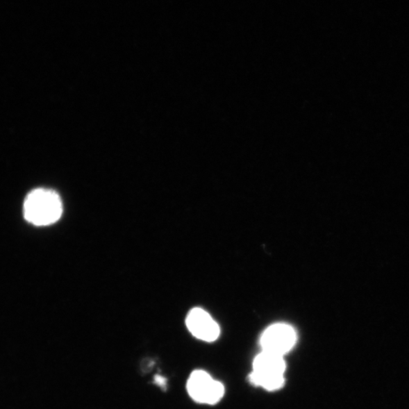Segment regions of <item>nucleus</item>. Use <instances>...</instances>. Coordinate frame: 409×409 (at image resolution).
<instances>
[{
    "label": "nucleus",
    "mask_w": 409,
    "mask_h": 409,
    "mask_svg": "<svg viewBox=\"0 0 409 409\" xmlns=\"http://www.w3.org/2000/svg\"><path fill=\"white\" fill-rule=\"evenodd\" d=\"M62 203L56 192L47 189L33 190L24 204L25 219L36 226H47L60 219Z\"/></svg>",
    "instance_id": "1"
},
{
    "label": "nucleus",
    "mask_w": 409,
    "mask_h": 409,
    "mask_svg": "<svg viewBox=\"0 0 409 409\" xmlns=\"http://www.w3.org/2000/svg\"><path fill=\"white\" fill-rule=\"evenodd\" d=\"M285 370L283 356L262 351L255 358L249 381L253 385L267 390H277L285 383Z\"/></svg>",
    "instance_id": "2"
},
{
    "label": "nucleus",
    "mask_w": 409,
    "mask_h": 409,
    "mask_svg": "<svg viewBox=\"0 0 409 409\" xmlns=\"http://www.w3.org/2000/svg\"><path fill=\"white\" fill-rule=\"evenodd\" d=\"M187 388L190 396L196 402L208 405L219 402L224 394L222 383L201 370L191 374Z\"/></svg>",
    "instance_id": "3"
},
{
    "label": "nucleus",
    "mask_w": 409,
    "mask_h": 409,
    "mask_svg": "<svg viewBox=\"0 0 409 409\" xmlns=\"http://www.w3.org/2000/svg\"><path fill=\"white\" fill-rule=\"evenodd\" d=\"M260 342L263 351L283 356L294 347L297 333L288 324H273L263 333Z\"/></svg>",
    "instance_id": "4"
},
{
    "label": "nucleus",
    "mask_w": 409,
    "mask_h": 409,
    "mask_svg": "<svg viewBox=\"0 0 409 409\" xmlns=\"http://www.w3.org/2000/svg\"><path fill=\"white\" fill-rule=\"evenodd\" d=\"M186 324L192 335L197 339L213 342L219 337L220 328L218 324L202 308H196L192 310L187 317Z\"/></svg>",
    "instance_id": "5"
}]
</instances>
